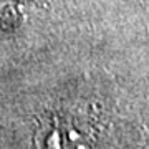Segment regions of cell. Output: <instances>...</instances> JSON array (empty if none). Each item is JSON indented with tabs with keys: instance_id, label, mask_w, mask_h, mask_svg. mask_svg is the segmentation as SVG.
Masks as SVG:
<instances>
[{
	"instance_id": "obj_1",
	"label": "cell",
	"mask_w": 149,
	"mask_h": 149,
	"mask_svg": "<svg viewBox=\"0 0 149 149\" xmlns=\"http://www.w3.org/2000/svg\"><path fill=\"white\" fill-rule=\"evenodd\" d=\"M40 149H86V138L78 123L63 116H53L37 133Z\"/></svg>"
}]
</instances>
